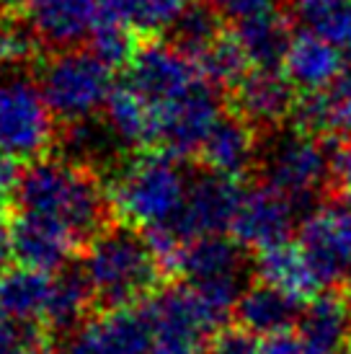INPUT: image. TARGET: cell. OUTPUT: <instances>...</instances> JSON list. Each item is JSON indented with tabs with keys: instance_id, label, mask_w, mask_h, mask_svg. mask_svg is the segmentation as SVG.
Here are the masks:
<instances>
[{
	"instance_id": "6da1fadb",
	"label": "cell",
	"mask_w": 351,
	"mask_h": 354,
	"mask_svg": "<svg viewBox=\"0 0 351 354\" xmlns=\"http://www.w3.org/2000/svg\"><path fill=\"white\" fill-rule=\"evenodd\" d=\"M19 212L52 217L65 225L78 243H91L114 223L108 192L96 171L80 168L65 158H39L21 171L16 189Z\"/></svg>"
},
{
	"instance_id": "7a4b0ae2",
	"label": "cell",
	"mask_w": 351,
	"mask_h": 354,
	"mask_svg": "<svg viewBox=\"0 0 351 354\" xmlns=\"http://www.w3.org/2000/svg\"><path fill=\"white\" fill-rule=\"evenodd\" d=\"M80 269L91 285L93 303L104 310L145 303L166 277L145 233L124 223H114L88 243Z\"/></svg>"
},
{
	"instance_id": "3957f363",
	"label": "cell",
	"mask_w": 351,
	"mask_h": 354,
	"mask_svg": "<svg viewBox=\"0 0 351 354\" xmlns=\"http://www.w3.org/2000/svg\"><path fill=\"white\" fill-rule=\"evenodd\" d=\"M254 176L258 187L282 194L303 223L331 199V140L310 138L292 124L266 132Z\"/></svg>"
},
{
	"instance_id": "277c9868",
	"label": "cell",
	"mask_w": 351,
	"mask_h": 354,
	"mask_svg": "<svg viewBox=\"0 0 351 354\" xmlns=\"http://www.w3.org/2000/svg\"><path fill=\"white\" fill-rule=\"evenodd\" d=\"M191 178L168 153H140L114 168L108 199L114 215L137 230L171 225L186 205Z\"/></svg>"
},
{
	"instance_id": "5b68a950",
	"label": "cell",
	"mask_w": 351,
	"mask_h": 354,
	"mask_svg": "<svg viewBox=\"0 0 351 354\" xmlns=\"http://www.w3.org/2000/svg\"><path fill=\"white\" fill-rule=\"evenodd\" d=\"M37 86L47 101L52 117L62 124H75L106 106L114 91L111 68L91 50L57 52L37 68Z\"/></svg>"
},
{
	"instance_id": "8992f818",
	"label": "cell",
	"mask_w": 351,
	"mask_h": 354,
	"mask_svg": "<svg viewBox=\"0 0 351 354\" xmlns=\"http://www.w3.org/2000/svg\"><path fill=\"white\" fill-rule=\"evenodd\" d=\"M52 111L39 86L13 73L0 80V153L13 160H39L55 140Z\"/></svg>"
},
{
	"instance_id": "52a82bcc",
	"label": "cell",
	"mask_w": 351,
	"mask_h": 354,
	"mask_svg": "<svg viewBox=\"0 0 351 354\" xmlns=\"http://www.w3.org/2000/svg\"><path fill=\"white\" fill-rule=\"evenodd\" d=\"M153 111H155V145L160 153L184 160L202 153L209 132L225 114L222 91L202 78L181 99Z\"/></svg>"
},
{
	"instance_id": "ba28073f",
	"label": "cell",
	"mask_w": 351,
	"mask_h": 354,
	"mask_svg": "<svg viewBox=\"0 0 351 354\" xmlns=\"http://www.w3.org/2000/svg\"><path fill=\"white\" fill-rule=\"evenodd\" d=\"M145 305L153 328L150 354H207L217 328L191 287H163Z\"/></svg>"
},
{
	"instance_id": "9c48e42d",
	"label": "cell",
	"mask_w": 351,
	"mask_h": 354,
	"mask_svg": "<svg viewBox=\"0 0 351 354\" xmlns=\"http://www.w3.org/2000/svg\"><path fill=\"white\" fill-rule=\"evenodd\" d=\"M300 248L325 290H351V205L328 199L300 223Z\"/></svg>"
},
{
	"instance_id": "30bf717a",
	"label": "cell",
	"mask_w": 351,
	"mask_h": 354,
	"mask_svg": "<svg viewBox=\"0 0 351 354\" xmlns=\"http://www.w3.org/2000/svg\"><path fill=\"white\" fill-rule=\"evenodd\" d=\"M243 197L245 189L240 187V181L217 176L212 171L194 174L181 215L176 217L171 225L160 227H168L184 246L196 238L225 236L227 230L233 233Z\"/></svg>"
},
{
	"instance_id": "8fae6325",
	"label": "cell",
	"mask_w": 351,
	"mask_h": 354,
	"mask_svg": "<svg viewBox=\"0 0 351 354\" xmlns=\"http://www.w3.org/2000/svg\"><path fill=\"white\" fill-rule=\"evenodd\" d=\"M127 73V86L135 88L153 109L181 99L196 80H202L194 59H189L173 44L155 39L140 44Z\"/></svg>"
},
{
	"instance_id": "7c38bea8",
	"label": "cell",
	"mask_w": 351,
	"mask_h": 354,
	"mask_svg": "<svg viewBox=\"0 0 351 354\" xmlns=\"http://www.w3.org/2000/svg\"><path fill=\"white\" fill-rule=\"evenodd\" d=\"M153 328L147 305L106 310L80 326L68 339L65 354H150Z\"/></svg>"
},
{
	"instance_id": "4fadbf2b",
	"label": "cell",
	"mask_w": 351,
	"mask_h": 354,
	"mask_svg": "<svg viewBox=\"0 0 351 354\" xmlns=\"http://www.w3.org/2000/svg\"><path fill=\"white\" fill-rule=\"evenodd\" d=\"M230 99L235 114L243 117L258 135H266L292 122L300 91L284 70H251L230 91Z\"/></svg>"
},
{
	"instance_id": "5bb4252c",
	"label": "cell",
	"mask_w": 351,
	"mask_h": 354,
	"mask_svg": "<svg viewBox=\"0 0 351 354\" xmlns=\"http://www.w3.org/2000/svg\"><path fill=\"white\" fill-rule=\"evenodd\" d=\"M300 217L294 207L272 189L254 187L245 192L243 205L238 209L233 225V238L245 251H269L282 243H290L294 225Z\"/></svg>"
},
{
	"instance_id": "9a60e30c",
	"label": "cell",
	"mask_w": 351,
	"mask_h": 354,
	"mask_svg": "<svg viewBox=\"0 0 351 354\" xmlns=\"http://www.w3.org/2000/svg\"><path fill=\"white\" fill-rule=\"evenodd\" d=\"M21 13L29 19L44 47L68 52L93 37L98 0H21Z\"/></svg>"
},
{
	"instance_id": "2e32d148",
	"label": "cell",
	"mask_w": 351,
	"mask_h": 354,
	"mask_svg": "<svg viewBox=\"0 0 351 354\" xmlns=\"http://www.w3.org/2000/svg\"><path fill=\"white\" fill-rule=\"evenodd\" d=\"M78 241L57 220L19 212L10 220V254L19 266L37 272H59L70 261Z\"/></svg>"
},
{
	"instance_id": "e0dca14e",
	"label": "cell",
	"mask_w": 351,
	"mask_h": 354,
	"mask_svg": "<svg viewBox=\"0 0 351 354\" xmlns=\"http://www.w3.org/2000/svg\"><path fill=\"white\" fill-rule=\"evenodd\" d=\"M258 140L261 135L243 117H238L235 111H225L199 153L202 166L205 171H212L217 176L233 178V181L254 176Z\"/></svg>"
},
{
	"instance_id": "ac0fdd59",
	"label": "cell",
	"mask_w": 351,
	"mask_h": 354,
	"mask_svg": "<svg viewBox=\"0 0 351 354\" xmlns=\"http://www.w3.org/2000/svg\"><path fill=\"white\" fill-rule=\"evenodd\" d=\"M290 124L318 140H351V65L328 88L300 93Z\"/></svg>"
},
{
	"instance_id": "d6986e66",
	"label": "cell",
	"mask_w": 351,
	"mask_h": 354,
	"mask_svg": "<svg viewBox=\"0 0 351 354\" xmlns=\"http://www.w3.org/2000/svg\"><path fill=\"white\" fill-rule=\"evenodd\" d=\"M233 34L254 70H284L287 55L297 37L294 21L284 6H274L256 16L235 21Z\"/></svg>"
},
{
	"instance_id": "ffe728a7",
	"label": "cell",
	"mask_w": 351,
	"mask_h": 354,
	"mask_svg": "<svg viewBox=\"0 0 351 354\" xmlns=\"http://www.w3.org/2000/svg\"><path fill=\"white\" fill-rule=\"evenodd\" d=\"M294 331L312 354H343L351 342V295L346 290H323L303 308Z\"/></svg>"
},
{
	"instance_id": "44dd1931",
	"label": "cell",
	"mask_w": 351,
	"mask_h": 354,
	"mask_svg": "<svg viewBox=\"0 0 351 354\" xmlns=\"http://www.w3.org/2000/svg\"><path fill=\"white\" fill-rule=\"evenodd\" d=\"M346 55L333 41L321 39L307 31H297L292 50L284 62V75L292 80L300 93H315L328 88L346 70Z\"/></svg>"
},
{
	"instance_id": "7402d4cb",
	"label": "cell",
	"mask_w": 351,
	"mask_h": 354,
	"mask_svg": "<svg viewBox=\"0 0 351 354\" xmlns=\"http://www.w3.org/2000/svg\"><path fill=\"white\" fill-rule=\"evenodd\" d=\"M254 277L258 282L282 290L284 295H290L303 305H307L323 292L305 251L300 248V243H292V241L256 254Z\"/></svg>"
},
{
	"instance_id": "603a6c76",
	"label": "cell",
	"mask_w": 351,
	"mask_h": 354,
	"mask_svg": "<svg viewBox=\"0 0 351 354\" xmlns=\"http://www.w3.org/2000/svg\"><path fill=\"white\" fill-rule=\"evenodd\" d=\"M303 303L284 295L282 290L254 279L243 297L238 300L235 308V321L238 326L248 328L256 336H274L282 331H292L300 315H303Z\"/></svg>"
},
{
	"instance_id": "cb8c5ba5",
	"label": "cell",
	"mask_w": 351,
	"mask_h": 354,
	"mask_svg": "<svg viewBox=\"0 0 351 354\" xmlns=\"http://www.w3.org/2000/svg\"><path fill=\"white\" fill-rule=\"evenodd\" d=\"M52 279L47 272L16 266L0 274V313L13 324L34 326L44 321L52 295Z\"/></svg>"
},
{
	"instance_id": "d4e9b609",
	"label": "cell",
	"mask_w": 351,
	"mask_h": 354,
	"mask_svg": "<svg viewBox=\"0 0 351 354\" xmlns=\"http://www.w3.org/2000/svg\"><path fill=\"white\" fill-rule=\"evenodd\" d=\"M104 122L124 148L155 145V111L129 86H114L104 106Z\"/></svg>"
},
{
	"instance_id": "484cf974",
	"label": "cell",
	"mask_w": 351,
	"mask_h": 354,
	"mask_svg": "<svg viewBox=\"0 0 351 354\" xmlns=\"http://www.w3.org/2000/svg\"><path fill=\"white\" fill-rule=\"evenodd\" d=\"M93 303V292L88 285L83 269H65L52 279V295L44 313V328L49 334L73 336L86 324V310Z\"/></svg>"
},
{
	"instance_id": "4316f807",
	"label": "cell",
	"mask_w": 351,
	"mask_h": 354,
	"mask_svg": "<svg viewBox=\"0 0 351 354\" xmlns=\"http://www.w3.org/2000/svg\"><path fill=\"white\" fill-rule=\"evenodd\" d=\"M282 6L300 31L333 41L341 50L346 47L351 37V0H284Z\"/></svg>"
},
{
	"instance_id": "83f0119b",
	"label": "cell",
	"mask_w": 351,
	"mask_h": 354,
	"mask_svg": "<svg viewBox=\"0 0 351 354\" xmlns=\"http://www.w3.org/2000/svg\"><path fill=\"white\" fill-rule=\"evenodd\" d=\"M227 34L225 19L205 0H191L189 8L181 13V19L168 31V44H173L178 52H184L189 59H199L209 47Z\"/></svg>"
},
{
	"instance_id": "f1b7e54d",
	"label": "cell",
	"mask_w": 351,
	"mask_h": 354,
	"mask_svg": "<svg viewBox=\"0 0 351 354\" xmlns=\"http://www.w3.org/2000/svg\"><path fill=\"white\" fill-rule=\"evenodd\" d=\"M194 65L199 75L220 91H233L254 70L233 31H227L215 47H209L202 57L194 59Z\"/></svg>"
},
{
	"instance_id": "f546056e",
	"label": "cell",
	"mask_w": 351,
	"mask_h": 354,
	"mask_svg": "<svg viewBox=\"0 0 351 354\" xmlns=\"http://www.w3.org/2000/svg\"><path fill=\"white\" fill-rule=\"evenodd\" d=\"M41 39L21 10L0 13V68H29L37 62Z\"/></svg>"
},
{
	"instance_id": "4dcf8cb0",
	"label": "cell",
	"mask_w": 351,
	"mask_h": 354,
	"mask_svg": "<svg viewBox=\"0 0 351 354\" xmlns=\"http://www.w3.org/2000/svg\"><path fill=\"white\" fill-rule=\"evenodd\" d=\"M140 44L135 41L132 29H119V26H96L91 37V52L108 68H129L135 59Z\"/></svg>"
},
{
	"instance_id": "1f68e13d",
	"label": "cell",
	"mask_w": 351,
	"mask_h": 354,
	"mask_svg": "<svg viewBox=\"0 0 351 354\" xmlns=\"http://www.w3.org/2000/svg\"><path fill=\"white\" fill-rule=\"evenodd\" d=\"M135 29L142 34H168L191 0H132Z\"/></svg>"
},
{
	"instance_id": "d6a6232c",
	"label": "cell",
	"mask_w": 351,
	"mask_h": 354,
	"mask_svg": "<svg viewBox=\"0 0 351 354\" xmlns=\"http://www.w3.org/2000/svg\"><path fill=\"white\" fill-rule=\"evenodd\" d=\"M207 354H261V342L243 326H225L209 339Z\"/></svg>"
},
{
	"instance_id": "836d02e7",
	"label": "cell",
	"mask_w": 351,
	"mask_h": 354,
	"mask_svg": "<svg viewBox=\"0 0 351 354\" xmlns=\"http://www.w3.org/2000/svg\"><path fill=\"white\" fill-rule=\"evenodd\" d=\"M331 197L351 205V140H331Z\"/></svg>"
},
{
	"instance_id": "e575fe53",
	"label": "cell",
	"mask_w": 351,
	"mask_h": 354,
	"mask_svg": "<svg viewBox=\"0 0 351 354\" xmlns=\"http://www.w3.org/2000/svg\"><path fill=\"white\" fill-rule=\"evenodd\" d=\"M205 3H209L222 19H233V21H243L248 16H256L261 10L279 6L276 0H205Z\"/></svg>"
},
{
	"instance_id": "d590c367",
	"label": "cell",
	"mask_w": 351,
	"mask_h": 354,
	"mask_svg": "<svg viewBox=\"0 0 351 354\" xmlns=\"http://www.w3.org/2000/svg\"><path fill=\"white\" fill-rule=\"evenodd\" d=\"M21 171L23 168L19 166V160H13V158L0 153V202H8L10 194H16L21 181Z\"/></svg>"
},
{
	"instance_id": "8d00e7d4",
	"label": "cell",
	"mask_w": 351,
	"mask_h": 354,
	"mask_svg": "<svg viewBox=\"0 0 351 354\" xmlns=\"http://www.w3.org/2000/svg\"><path fill=\"white\" fill-rule=\"evenodd\" d=\"M31 334H34V331H26V334L16 331L13 321H8L6 315L0 313V354H13Z\"/></svg>"
},
{
	"instance_id": "74e56055",
	"label": "cell",
	"mask_w": 351,
	"mask_h": 354,
	"mask_svg": "<svg viewBox=\"0 0 351 354\" xmlns=\"http://www.w3.org/2000/svg\"><path fill=\"white\" fill-rule=\"evenodd\" d=\"M10 220L6 202H0V261L10 254Z\"/></svg>"
},
{
	"instance_id": "f35d334b",
	"label": "cell",
	"mask_w": 351,
	"mask_h": 354,
	"mask_svg": "<svg viewBox=\"0 0 351 354\" xmlns=\"http://www.w3.org/2000/svg\"><path fill=\"white\" fill-rule=\"evenodd\" d=\"M13 354H41V349H39V339H37V334H31L23 344L16 349Z\"/></svg>"
},
{
	"instance_id": "ab89813d",
	"label": "cell",
	"mask_w": 351,
	"mask_h": 354,
	"mask_svg": "<svg viewBox=\"0 0 351 354\" xmlns=\"http://www.w3.org/2000/svg\"><path fill=\"white\" fill-rule=\"evenodd\" d=\"M343 354H351V342L346 344V349H343Z\"/></svg>"
},
{
	"instance_id": "60d3db41",
	"label": "cell",
	"mask_w": 351,
	"mask_h": 354,
	"mask_svg": "<svg viewBox=\"0 0 351 354\" xmlns=\"http://www.w3.org/2000/svg\"><path fill=\"white\" fill-rule=\"evenodd\" d=\"M349 295H351V290H349Z\"/></svg>"
},
{
	"instance_id": "b9f144b4",
	"label": "cell",
	"mask_w": 351,
	"mask_h": 354,
	"mask_svg": "<svg viewBox=\"0 0 351 354\" xmlns=\"http://www.w3.org/2000/svg\"><path fill=\"white\" fill-rule=\"evenodd\" d=\"M0 13H3V10H0Z\"/></svg>"
}]
</instances>
